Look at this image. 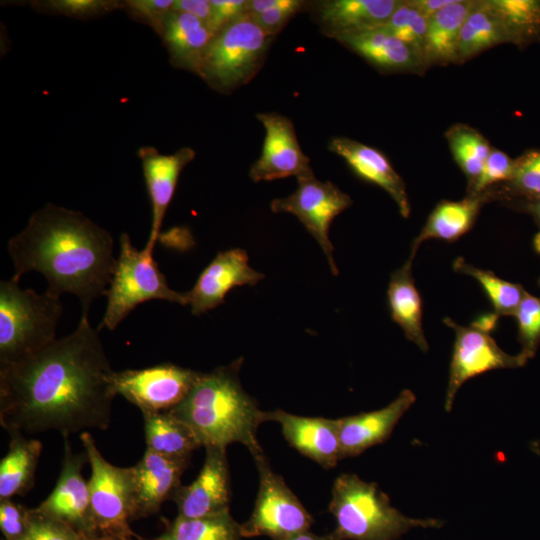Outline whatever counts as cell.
<instances>
[{"label": "cell", "mask_w": 540, "mask_h": 540, "mask_svg": "<svg viewBox=\"0 0 540 540\" xmlns=\"http://www.w3.org/2000/svg\"><path fill=\"white\" fill-rule=\"evenodd\" d=\"M266 421L279 423L285 440L323 468H333L342 459L338 419L304 417L277 409L266 412Z\"/></svg>", "instance_id": "19"}, {"label": "cell", "mask_w": 540, "mask_h": 540, "mask_svg": "<svg viewBox=\"0 0 540 540\" xmlns=\"http://www.w3.org/2000/svg\"><path fill=\"white\" fill-rule=\"evenodd\" d=\"M416 401L415 394L403 390L390 404L371 412L338 419L342 459L358 456L365 450L386 441L400 418Z\"/></svg>", "instance_id": "21"}, {"label": "cell", "mask_w": 540, "mask_h": 540, "mask_svg": "<svg viewBox=\"0 0 540 540\" xmlns=\"http://www.w3.org/2000/svg\"><path fill=\"white\" fill-rule=\"evenodd\" d=\"M89 463L85 453L75 454L68 437L64 438V456L57 483L37 507L43 513L64 522L87 538L96 537L91 515L90 490L82 469Z\"/></svg>", "instance_id": "14"}, {"label": "cell", "mask_w": 540, "mask_h": 540, "mask_svg": "<svg viewBox=\"0 0 540 540\" xmlns=\"http://www.w3.org/2000/svg\"><path fill=\"white\" fill-rule=\"evenodd\" d=\"M171 64L197 74L201 61L215 34L198 18L173 10L159 33Z\"/></svg>", "instance_id": "24"}, {"label": "cell", "mask_w": 540, "mask_h": 540, "mask_svg": "<svg viewBox=\"0 0 540 540\" xmlns=\"http://www.w3.org/2000/svg\"><path fill=\"white\" fill-rule=\"evenodd\" d=\"M30 508L12 501L0 500V530L4 540H20L28 526Z\"/></svg>", "instance_id": "42"}, {"label": "cell", "mask_w": 540, "mask_h": 540, "mask_svg": "<svg viewBox=\"0 0 540 540\" xmlns=\"http://www.w3.org/2000/svg\"><path fill=\"white\" fill-rule=\"evenodd\" d=\"M63 313L59 296L0 282V366L17 362L56 340Z\"/></svg>", "instance_id": "5"}, {"label": "cell", "mask_w": 540, "mask_h": 540, "mask_svg": "<svg viewBox=\"0 0 540 540\" xmlns=\"http://www.w3.org/2000/svg\"><path fill=\"white\" fill-rule=\"evenodd\" d=\"M494 200L513 203L540 196V149H529L514 159L511 178L487 190Z\"/></svg>", "instance_id": "34"}, {"label": "cell", "mask_w": 540, "mask_h": 540, "mask_svg": "<svg viewBox=\"0 0 540 540\" xmlns=\"http://www.w3.org/2000/svg\"><path fill=\"white\" fill-rule=\"evenodd\" d=\"M248 2L249 0H210L209 28L217 34L230 23L247 15Z\"/></svg>", "instance_id": "44"}, {"label": "cell", "mask_w": 540, "mask_h": 540, "mask_svg": "<svg viewBox=\"0 0 540 540\" xmlns=\"http://www.w3.org/2000/svg\"><path fill=\"white\" fill-rule=\"evenodd\" d=\"M510 205L531 214L540 229V196L531 200L513 202ZM534 248L540 254V230L534 237Z\"/></svg>", "instance_id": "46"}, {"label": "cell", "mask_w": 540, "mask_h": 540, "mask_svg": "<svg viewBox=\"0 0 540 540\" xmlns=\"http://www.w3.org/2000/svg\"><path fill=\"white\" fill-rule=\"evenodd\" d=\"M195 151L182 147L172 154H161L155 147L138 149L143 175L152 208L151 230L146 251L153 252L166 210L173 198L179 176L184 167L194 160Z\"/></svg>", "instance_id": "17"}, {"label": "cell", "mask_w": 540, "mask_h": 540, "mask_svg": "<svg viewBox=\"0 0 540 540\" xmlns=\"http://www.w3.org/2000/svg\"><path fill=\"white\" fill-rule=\"evenodd\" d=\"M539 284H540V280H539Z\"/></svg>", "instance_id": "51"}, {"label": "cell", "mask_w": 540, "mask_h": 540, "mask_svg": "<svg viewBox=\"0 0 540 540\" xmlns=\"http://www.w3.org/2000/svg\"><path fill=\"white\" fill-rule=\"evenodd\" d=\"M337 41L382 73L422 75L427 69L416 53L383 26L344 35Z\"/></svg>", "instance_id": "23"}, {"label": "cell", "mask_w": 540, "mask_h": 540, "mask_svg": "<svg viewBox=\"0 0 540 540\" xmlns=\"http://www.w3.org/2000/svg\"><path fill=\"white\" fill-rule=\"evenodd\" d=\"M190 459L170 458L146 449L140 461L132 466L134 483V520L159 512L181 484V476Z\"/></svg>", "instance_id": "20"}, {"label": "cell", "mask_w": 540, "mask_h": 540, "mask_svg": "<svg viewBox=\"0 0 540 540\" xmlns=\"http://www.w3.org/2000/svg\"><path fill=\"white\" fill-rule=\"evenodd\" d=\"M414 257L409 255L405 263L390 277L387 290L392 320L403 330L406 338L423 351L428 343L422 326V301L412 276Z\"/></svg>", "instance_id": "26"}, {"label": "cell", "mask_w": 540, "mask_h": 540, "mask_svg": "<svg viewBox=\"0 0 540 540\" xmlns=\"http://www.w3.org/2000/svg\"><path fill=\"white\" fill-rule=\"evenodd\" d=\"M427 26L428 18L412 4L411 0H401L388 21L383 25L423 61Z\"/></svg>", "instance_id": "36"}, {"label": "cell", "mask_w": 540, "mask_h": 540, "mask_svg": "<svg viewBox=\"0 0 540 540\" xmlns=\"http://www.w3.org/2000/svg\"><path fill=\"white\" fill-rule=\"evenodd\" d=\"M444 323L455 332L444 407L452 409L458 390L470 378L490 370L521 367L528 361L521 353L504 352L490 336L474 326H461L449 317Z\"/></svg>", "instance_id": "12"}, {"label": "cell", "mask_w": 540, "mask_h": 540, "mask_svg": "<svg viewBox=\"0 0 540 540\" xmlns=\"http://www.w3.org/2000/svg\"><path fill=\"white\" fill-rule=\"evenodd\" d=\"M474 0H454L428 19L424 61L431 66L458 63V45L462 25Z\"/></svg>", "instance_id": "27"}, {"label": "cell", "mask_w": 540, "mask_h": 540, "mask_svg": "<svg viewBox=\"0 0 540 540\" xmlns=\"http://www.w3.org/2000/svg\"><path fill=\"white\" fill-rule=\"evenodd\" d=\"M148 450L170 458L190 459L201 447L193 431L169 411L142 413Z\"/></svg>", "instance_id": "30"}, {"label": "cell", "mask_w": 540, "mask_h": 540, "mask_svg": "<svg viewBox=\"0 0 540 540\" xmlns=\"http://www.w3.org/2000/svg\"><path fill=\"white\" fill-rule=\"evenodd\" d=\"M173 7L174 0H124L121 9L131 18L149 25L159 35Z\"/></svg>", "instance_id": "41"}, {"label": "cell", "mask_w": 540, "mask_h": 540, "mask_svg": "<svg viewBox=\"0 0 540 540\" xmlns=\"http://www.w3.org/2000/svg\"><path fill=\"white\" fill-rule=\"evenodd\" d=\"M88 540H119L111 537H102V536H96L93 538H89Z\"/></svg>", "instance_id": "50"}, {"label": "cell", "mask_w": 540, "mask_h": 540, "mask_svg": "<svg viewBox=\"0 0 540 540\" xmlns=\"http://www.w3.org/2000/svg\"><path fill=\"white\" fill-rule=\"evenodd\" d=\"M308 5V1L292 0L287 6L249 16L267 35L275 37L296 14L307 11Z\"/></svg>", "instance_id": "43"}, {"label": "cell", "mask_w": 540, "mask_h": 540, "mask_svg": "<svg viewBox=\"0 0 540 540\" xmlns=\"http://www.w3.org/2000/svg\"><path fill=\"white\" fill-rule=\"evenodd\" d=\"M120 252L106 292L107 305L98 330H114L143 302L158 299L187 305L185 292L171 289L165 275L153 259V252L136 249L130 236L123 232Z\"/></svg>", "instance_id": "7"}, {"label": "cell", "mask_w": 540, "mask_h": 540, "mask_svg": "<svg viewBox=\"0 0 540 540\" xmlns=\"http://www.w3.org/2000/svg\"><path fill=\"white\" fill-rule=\"evenodd\" d=\"M329 512L341 540H397L413 528H441L435 518H411L391 505L374 482L352 473L340 474L332 486Z\"/></svg>", "instance_id": "4"}, {"label": "cell", "mask_w": 540, "mask_h": 540, "mask_svg": "<svg viewBox=\"0 0 540 540\" xmlns=\"http://www.w3.org/2000/svg\"><path fill=\"white\" fill-rule=\"evenodd\" d=\"M488 191L470 195L460 201L443 200L430 213L425 225L411 245L415 257L420 244L428 239L455 241L473 226L481 207L491 202Z\"/></svg>", "instance_id": "25"}, {"label": "cell", "mask_w": 540, "mask_h": 540, "mask_svg": "<svg viewBox=\"0 0 540 540\" xmlns=\"http://www.w3.org/2000/svg\"><path fill=\"white\" fill-rule=\"evenodd\" d=\"M69 525L59 521L37 507L30 509L28 526L20 540H88Z\"/></svg>", "instance_id": "39"}, {"label": "cell", "mask_w": 540, "mask_h": 540, "mask_svg": "<svg viewBox=\"0 0 540 540\" xmlns=\"http://www.w3.org/2000/svg\"><path fill=\"white\" fill-rule=\"evenodd\" d=\"M274 37L245 15L215 34L197 76L219 93H231L261 70Z\"/></svg>", "instance_id": "6"}, {"label": "cell", "mask_w": 540, "mask_h": 540, "mask_svg": "<svg viewBox=\"0 0 540 540\" xmlns=\"http://www.w3.org/2000/svg\"><path fill=\"white\" fill-rule=\"evenodd\" d=\"M253 459L259 473V489L251 516L240 524L242 537L282 540L309 531L313 517L284 479L272 470L265 454Z\"/></svg>", "instance_id": "9"}, {"label": "cell", "mask_w": 540, "mask_h": 540, "mask_svg": "<svg viewBox=\"0 0 540 540\" xmlns=\"http://www.w3.org/2000/svg\"><path fill=\"white\" fill-rule=\"evenodd\" d=\"M297 181L296 191L287 197L272 200L270 208L274 213L296 216L318 242L332 273L337 275L329 229L335 217L351 206L352 199L332 182L321 181L314 175Z\"/></svg>", "instance_id": "10"}, {"label": "cell", "mask_w": 540, "mask_h": 540, "mask_svg": "<svg viewBox=\"0 0 540 540\" xmlns=\"http://www.w3.org/2000/svg\"><path fill=\"white\" fill-rule=\"evenodd\" d=\"M243 359L208 373L200 372L185 398L169 410L195 434L201 446L245 445L252 456L263 453L257 440L266 411L243 389L239 370Z\"/></svg>", "instance_id": "3"}, {"label": "cell", "mask_w": 540, "mask_h": 540, "mask_svg": "<svg viewBox=\"0 0 540 540\" xmlns=\"http://www.w3.org/2000/svg\"><path fill=\"white\" fill-rule=\"evenodd\" d=\"M230 472L225 447H205V459L196 479L172 493L178 516L198 518L230 511Z\"/></svg>", "instance_id": "15"}, {"label": "cell", "mask_w": 540, "mask_h": 540, "mask_svg": "<svg viewBox=\"0 0 540 540\" xmlns=\"http://www.w3.org/2000/svg\"><path fill=\"white\" fill-rule=\"evenodd\" d=\"M265 137L260 157L252 164V181H272L290 176L297 179L313 176L310 159L299 145L294 124L279 113H258Z\"/></svg>", "instance_id": "13"}, {"label": "cell", "mask_w": 540, "mask_h": 540, "mask_svg": "<svg viewBox=\"0 0 540 540\" xmlns=\"http://www.w3.org/2000/svg\"><path fill=\"white\" fill-rule=\"evenodd\" d=\"M506 43L507 34L490 0H474L460 31L458 63Z\"/></svg>", "instance_id": "29"}, {"label": "cell", "mask_w": 540, "mask_h": 540, "mask_svg": "<svg viewBox=\"0 0 540 540\" xmlns=\"http://www.w3.org/2000/svg\"><path fill=\"white\" fill-rule=\"evenodd\" d=\"M113 248L110 232L83 213L47 203L7 243L11 278L19 281L27 272H39L47 280L46 291L59 297L73 294L82 314H88L110 285L116 264Z\"/></svg>", "instance_id": "2"}, {"label": "cell", "mask_w": 540, "mask_h": 540, "mask_svg": "<svg viewBox=\"0 0 540 540\" xmlns=\"http://www.w3.org/2000/svg\"><path fill=\"white\" fill-rule=\"evenodd\" d=\"M200 372L172 363L114 372L116 394L123 396L142 413L166 412L188 394Z\"/></svg>", "instance_id": "11"}, {"label": "cell", "mask_w": 540, "mask_h": 540, "mask_svg": "<svg viewBox=\"0 0 540 540\" xmlns=\"http://www.w3.org/2000/svg\"><path fill=\"white\" fill-rule=\"evenodd\" d=\"M248 261L246 251L240 248L219 252L185 292L192 314L199 316L216 308L234 287L253 286L263 279L264 275L250 267Z\"/></svg>", "instance_id": "16"}, {"label": "cell", "mask_w": 540, "mask_h": 540, "mask_svg": "<svg viewBox=\"0 0 540 540\" xmlns=\"http://www.w3.org/2000/svg\"><path fill=\"white\" fill-rule=\"evenodd\" d=\"M328 149L341 157L359 178L385 190L399 213L409 217L411 206L406 185L380 150L346 137H333Z\"/></svg>", "instance_id": "22"}, {"label": "cell", "mask_w": 540, "mask_h": 540, "mask_svg": "<svg viewBox=\"0 0 540 540\" xmlns=\"http://www.w3.org/2000/svg\"><path fill=\"white\" fill-rule=\"evenodd\" d=\"M513 170L514 159H511L505 152L492 148L480 175L471 186L467 187V194H479L507 182L511 178Z\"/></svg>", "instance_id": "40"}, {"label": "cell", "mask_w": 540, "mask_h": 540, "mask_svg": "<svg viewBox=\"0 0 540 540\" xmlns=\"http://www.w3.org/2000/svg\"><path fill=\"white\" fill-rule=\"evenodd\" d=\"M445 137L454 160L467 178V187L471 186L492 150L489 141L475 128L461 123L450 126Z\"/></svg>", "instance_id": "33"}, {"label": "cell", "mask_w": 540, "mask_h": 540, "mask_svg": "<svg viewBox=\"0 0 540 540\" xmlns=\"http://www.w3.org/2000/svg\"><path fill=\"white\" fill-rule=\"evenodd\" d=\"M31 7L38 12L62 15L81 20L93 19L121 9L122 1L117 0H38L31 1Z\"/></svg>", "instance_id": "37"}, {"label": "cell", "mask_w": 540, "mask_h": 540, "mask_svg": "<svg viewBox=\"0 0 540 540\" xmlns=\"http://www.w3.org/2000/svg\"><path fill=\"white\" fill-rule=\"evenodd\" d=\"M80 439L91 466L88 485L96 536L136 539L138 535L130 527V522L134 521L132 467H118L109 463L89 432H82Z\"/></svg>", "instance_id": "8"}, {"label": "cell", "mask_w": 540, "mask_h": 540, "mask_svg": "<svg viewBox=\"0 0 540 540\" xmlns=\"http://www.w3.org/2000/svg\"><path fill=\"white\" fill-rule=\"evenodd\" d=\"M9 448L0 461V500L26 494L34 485L42 443L22 433H11Z\"/></svg>", "instance_id": "28"}, {"label": "cell", "mask_w": 540, "mask_h": 540, "mask_svg": "<svg viewBox=\"0 0 540 540\" xmlns=\"http://www.w3.org/2000/svg\"><path fill=\"white\" fill-rule=\"evenodd\" d=\"M514 317L522 346L520 353L528 360L534 357L540 344V298L526 292Z\"/></svg>", "instance_id": "38"}, {"label": "cell", "mask_w": 540, "mask_h": 540, "mask_svg": "<svg viewBox=\"0 0 540 540\" xmlns=\"http://www.w3.org/2000/svg\"><path fill=\"white\" fill-rule=\"evenodd\" d=\"M454 0H411L412 4L428 19Z\"/></svg>", "instance_id": "47"}, {"label": "cell", "mask_w": 540, "mask_h": 540, "mask_svg": "<svg viewBox=\"0 0 540 540\" xmlns=\"http://www.w3.org/2000/svg\"><path fill=\"white\" fill-rule=\"evenodd\" d=\"M453 267L456 272L469 275L481 284L498 316H514L527 292L522 285L505 281L491 271L467 263L463 258H457Z\"/></svg>", "instance_id": "35"}, {"label": "cell", "mask_w": 540, "mask_h": 540, "mask_svg": "<svg viewBox=\"0 0 540 540\" xmlns=\"http://www.w3.org/2000/svg\"><path fill=\"white\" fill-rule=\"evenodd\" d=\"M282 540H341L334 531L325 535H317L312 532L306 531L294 536L282 539Z\"/></svg>", "instance_id": "49"}, {"label": "cell", "mask_w": 540, "mask_h": 540, "mask_svg": "<svg viewBox=\"0 0 540 540\" xmlns=\"http://www.w3.org/2000/svg\"><path fill=\"white\" fill-rule=\"evenodd\" d=\"M98 331L82 314L69 335L0 366V424L9 434L53 430L65 438L109 427L115 371Z\"/></svg>", "instance_id": "1"}, {"label": "cell", "mask_w": 540, "mask_h": 540, "mask_svg": "<svg viewBox=\"0 0 540 540\" xmlns=\"http://www.w3.org/2000/svg\"><path fill=\"white\" fill-rule=\"evenodd\" d=\"M498 318L499 316L495 312L486 314L477 318L471 325L483 332L490 334V332L494 330Z\"/></svg>", "instance_id": "48"}, {"label": "cell", "mask_w": 540, "mask_h": 540, "mask_svg": "<svg viewBox=\"0 0 540 540\" xmlns=\"http://www.w3.org/2000/svg\"><path fill=\"white\" fill-rule=\"evenodd\" d=\"M173 10L190 14L207 25L211 18L210 0H174Z\"/></svg>", "instance_id": "45"}, {"label": "cell", "mask_w": 540, "mask_h": 540, "mask_svg": "<svg viewBox=\"0 0 540 540\" xmlns=\"http://www.w3.org/2000/svg\"><path fill=\"white\" fill-rule=\"evenodd\" d=\"M166 528L154 538L136 540H242L240 524L231 516L230 511L198 518L176 516L172 521H165Z\"/></svg>", "instance_id": "31"}, {"label": "cell", "mask_w": 540, "mask_h": 540, "mask_svg": "<svg viewBox=\"0 0 540 540\" xmlns=\"http://www.w3.org/2000/svg\"><path fill=\"white\" fill-rule=\"evenodd\" d=\"M401 0L309 1L308 9L322 33L334 39L382 27Z\"/></svg>", "instance_id": "18"}, {"label": "cell", "mask_w": 540, "mask_h": 540, "mask_svg": "<svg viewBox=\"0 0 540 540\" xmlns=\"http://www.w3.org/2000/svg\"><path fill=\"white\" fill-rule=\"evenodd\" d=\"M510 44L540 43V0H490Z\"/></svg>", "instance_id": "32"}]
</instances>
